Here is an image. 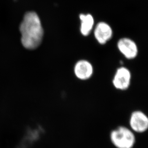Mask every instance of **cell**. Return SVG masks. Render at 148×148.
<instances>
[{
	"mask_svg": "<svg viewBox=\"0 0 148 148\" xmlns=\"http://www.w3.org/2000/svg\"><path fill=\"white\" fill-rule=\"evenodd\" d=\"M21 42L27 49H34L40 45L44 31L39 16L34 12L25 14L20 26Z\"/></svg>",
	"mask_w": 148,
	"mask_h": 148,
	"instance_id": "cell-1",
	"label": "cell"
},
{
	"mask_svg": "<svg viewBox=\"0 0 148 148\" xmlns=\"http://www.w3.org/2000/svg\"><path fill=\"white\" fill-rule=\"evenodd\" d=\"M81 21V32L82 35L87 36L89 34L94 26V19L91 14H80Z\"/></svg>",
	"mask_w": 148,
	"mask_h": 148,
	"instance_id": "cell-8",
	"label": "cell"
},
{
	"mask_svg": "<svg viewBox=\"0 0 148 148\" xmlns=\"http://www.w3.org/2000/svg\"><path fill=\"white\" fill-rule=\"evenodd\" d=\"M120 51L128 59H134L138 54V48L135 43L131 39L123 38L120 39L117 43Z\"/></svg>",
	"mask_w": 148,
	"mask_h": 148,
	"instance_id": "cell-5",
	"label": "cell"
},
{
	"mask_svg": "<svg viewBox=\"0 0 148 148\" xmlns=\"http://www.w3.org/2000/svg\"><path fill=\"white\" fill-rule=\"evenodd\" d=\"M95 36L101 44H105L112 38V30L108 24L105 22L99 23L95 30Z\"/></svg>",
	"mask_w": 148,
	"mask_h": 148,
	"instance_id": "cell-6",
	"label": "cell"
},
{
	"mask_svg": "<svg viewBox=\"0 0 148 148\" xmlns=\"http://www.w3.org/2000/svg\"><path fill=\"white\" fill-rule=\"evenodd\" d=\"M76 76L81 80H88L92 75L93 69L91 63L86 60H80L74 68Z\"/></svg>",
	"mask_w": 148,
	"mask_h": 148,
	"instance_id": "cell-7",
	"label": "cell"
},
{
	"mask_svg": "<svg viewBox=\"0 0 148 148\" xmlns=\"http://www.w3.org/2000/svg\"><path fill=\"white\" fill-rule=\"evenodd\" d=\"M129 124L133 132L143 133L148 130V117L141 111H135L130 115Z\"/></svg>",
	"mask_w": 148,
	"mask_h": 148,
	"instance_id": "cell-3",
	"label": "cell"
},
{
	"mask_svg": "<svg viewBox=\"0 0 148 148\" xmlns=\"http://www.w3.org/2000/svg\"><path fill=\"white\" fill-rule=\"evenodd\" d=\"M110 139L116 148H133L136 143L134 133L124 126H120L112 130Z\"/></svg>",
	"mask_w": 148,
	"mask_h": 148,
	"instance_id": "cell-2",
	"label": "cell"
},
{
	"mask_svg": "<svg viewBox=\"0 0 148 148\" xmlns=\"http://www.w3.org/2000/svg\"><path fill=\"white\" fill-rule=\"evenodd\" d=\"M131 74L127 69L121 67L117 70L113 80V84L116 89L124 91L130 87Z\"/></svg>",
	"mask_w": 148,
	"mask_h": 148,
	"instance_id": "cell-4",
	"label": "cell"
}]
</instances>
